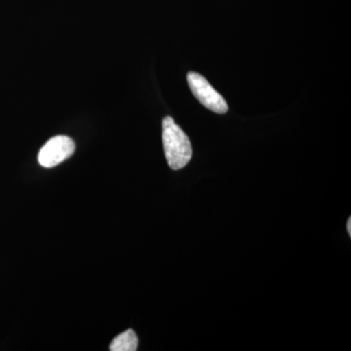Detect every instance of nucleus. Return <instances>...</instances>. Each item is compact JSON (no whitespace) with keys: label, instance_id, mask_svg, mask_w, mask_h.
<instances>
[{"label":"nucleus","instance_id":"nucleus-3","mask_svg":"<svg viewBox=\"0 0 351 351\" xmlns=\"http://www.w3.org/2000/svg\"><path fill=\"white\" fill-rule=\"evenodd\" d=\"M75 151V144L66 136H57L48 141L38 154V162L44 168H52L64 162Z\"/></svg>","mask_w":351,"mask_h":351},{"label":"nucleus","instance_id":"nucleus-2","mask_svg":"<svg viewBox=\"0 0 351 351\" xmlns=\"http://www.w3.org/2000/svg\"><path fill=\"white\" fill-rule=\"evenodd\" d=\"M188 82L195 98L212 112L225 114L228 112V104L223 97L212 87L206 78L197 73H189Z\"/></svg>","mask_w":351,"mask_h":351},{"label":"nucleus","instance_id":"nucleus-4","mask_svg":"<svg viewBox=\"0 0 351 351\" xmlns=\"http://www.w3.org/2000/svg\"><path fill=\"white\" fill-rule=\"evenodd\" d=\"M138 339L133 330L119 335L110 343V350L112 351H136L138 350Z\"/></svg>","mask_w":351,"mask_h":351},{"label":"nucleus","instance_id":"nucleus-1","mask_svg":"<svg viewBox=\"0 0 351 351\" xmlns=\"http://www.w3.org/2000/svg\"><path fill=\"white\" fill-rule=\"evenodd\" d=\"M162 140L166 160L171 169L180 170L186 167L193 156L191 143L171 117L163 119Z\"/></svg>","mask_w":351,"mask_h":351},{"label":"nucleus","instance_id":"nucleus-5","mask_svg":"<svg viewBox=\"0 0 351 351\" xmlns=\"http://www.w3.org/2000/svg\"><path fill=\"white\" fill-rule=\"evenodd\" d=\"M346 230H348V234L351 237V218H348V225H346Z\"/></svg>","mask_w":351,"mask_h":351}]
</instances>
